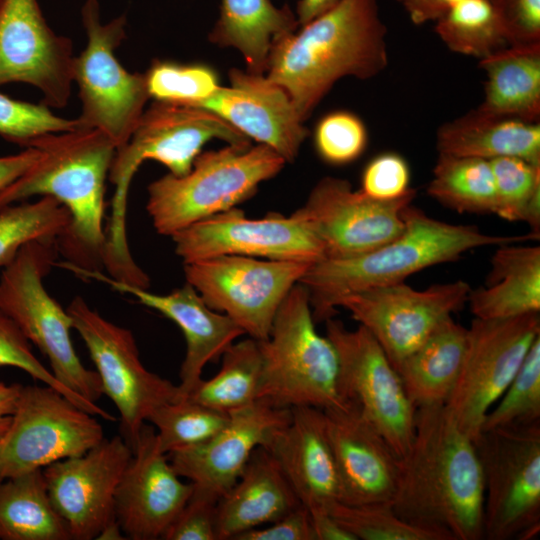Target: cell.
Wrapping results in <instances>:
<instances>
[{
	"label": "cell",
	"instance_id": "obj_20",
	"mask_svg": "<svg viewBox=\"0 0 540 540\" xmlns=\"http://www.w3.org/2000/svg\"><path fill=\"white\" fill-rule=\"evenodd\" d=\"M132 453L122 435H116L82 455L42 468L51 503L71 540L96 539L116 520L115 493Z\"/></svg>",
	"mask_w": 540,
	"mask_h": 540
},
{
	"label": "cell",
	"instance_id": "obj_33",
	"mask_svg": "<svg viewBox=\"0 0 540 540\" xmlns=\"http://www.w3.org/2000/svg\"><path fill=\"white\" fill-rule=\"evenodd\" d=\"M0 540H71L42 469L0 479Z\"/></svg>",
	"mask_w": 540,
	"mask_h": 540
},
{
	"label": "cell",
	"instance_id": "obj_15",
	"mask_svg": "<svg viewBox=\"0 0 540 540\" xmlns=\"http://www.w3.org/2000/svg\"><path fill=\"white\" fill-rule=\"evenodd\" d=\"M325 323L326 336L338 357L343 399L357 404L394 452L404 456L413 440L417 408L397 370L364 326L349 330L334 317Z\"/></svg>",
	"mask_w": 540,
	"mask_h": 540
},
{
	"label": "cell",
	"instance_id": "obj_49",
	"mask_svg": "<svg viewBox=\"0 0 540 540\" xmlns=\"http://www.w3.org/2000/svg\"><path fill=\"white\" fill-rule=\"evenodd\" d=\"M235 540H314L309 511L301 505L265 527L240 534Z\"/></svg>",
	"mask_w": 540,
	"mask_h": 540
},
{
	"label": "cell",
	"instance_id": "obj_32",
	"mask_svg": "<svg viewBox=\"0 0 540 540\" xmlns=\"http://www.w3.org/2000/svg\"><path fill=\"white\" fill-rule=\"evenodd\" d=\"M298 26L288 5L277 7L271 0H221L209 41L238 50L248 72L265 74L272 42Z\"/></svg>",
	"mask_w": 540,
	"mask_h": 540
},
{
	"label": "cell",
	"instance_id": "obj_2",
	"mask_svg": "<svg viewBox=\"0 0 540 540\" xmlns=\"http://www.w3.org/2000/svg\"><path fill=\"white\" fill-rule=\"evenodd\" d=\"M387 29L377 0H339L276 38L265 75L282 87L305 121L342 78H373L388 64Z\"/></svg>",
	"mask_w": 540,
	"mask_h": 540
},
{
	"label": "cell",
	"instance_id": "obj_36",
	"mask_svg": "<svg viewBox=\"0 0 540 540\" xmlns=\"http://www.w3.org/2000/svg\"><path fill=\"white\" fill-rule=\"evenodd\" d=\"M435 32L454 53L479 60L508 46L491 0H460L435 22Z\"/></svg>",
	"mask_w": 540,
	"mask_h": 540
},
{
	"label": "cell",
	"instance_id": "obj_30",
	"mask_svg": "<svg viewBox=\"0 0 540 540\" xmlns=\"http://www.w3.org/2000/svg\"><path fill=\"white\" fill-rule=\"evenodd\" d=\"M467 340L468 328L449 316L402 360L396 370L416 408L444 405L461 372Z\"/></svg>",
	"mask_w": 540,
	"mask_h": 540
},
{
	"label": "cell",
	"instance_id": "obj_34",
	"mask_svg": "<svg viewBox=\"0 0 540 540\" xmlns=\"http://www.w3.org/2000/svg\"><path fill=\"white\" fill-rule=\"evenodd\" d=\"M221 358L219 371L201 379L186 398L225 413L257 401L262 372L258 340L249 337L234 342Z\"/></svg>",
	"mask_w": 540,
	"mask_h": 540
},
{
	"label": "cell",
	"instance_id": "obj_7",
	"mask_svg": "<svg viewBox=\"0 0 540 540\" xmlns=\"http://www.w3.org/2000/svg\"><path fill=\"white\" fill-rule=\"evenodd\" d=\"M287 162L271 148L229 145L201 152L191 170L148 186L147 212L157 233L173 236L195 222L237 207Z\"/></svg>",
	"mask_w": 540,
	"mask_h": 540
},
{
	"label": "cell",
	"instance_id": "obj_41",
	"mask_svg": "<svg viewBox=\"0 0 540 540\" xmlns=\"http://www.w3.org/2000/svg\"><path fill=\"white\" fill-rule=\"evenodd\" d=\"M144 75L150 97L161 102L196 106L220 87L216 71L200 63L155 60Z\"/></svg>",
	"mask_w": 540,
	"mask_h": 540
},
{
	"label": "cell",
	"instance_id": "obj_8",
	"mask_svg": "<svg viewBox=\"0 0 540 540\" xmlns=\"http://www.w3.org/2000/svg\"><path fill=\"white\" fill-rule=\"evenodd\" d=\"M58 240L23 246L0 275V309L47 358L55 378L70 391L96 403L104 394L96 371L86 368L71 340L67 310L46 291L43 277L55 263Z\"/></svg>",
	"mask_w": 540,
	"mask_h": 540
},
{
	"label": "cell",
	"instance_id": "obj_40",
	"mask_svg": "<svg viewBox=\"0 0 540 540\" xmlns=\"http://www.w3.org/2000/svg\"><path fill=\"white\" fill-rule=\"evenodd\" d=\"M539 423L540 336L531 345L507 389L486 414L481 431Z\"/></svg>",
	"mask_w": 540,
	"mask_h": 540
},
{
	"label": "cell",
	"instance_id": "obj_27",
	"mask_svg": "<svg viewBox=\"0 0 540 540\" xmlns=\"http://www.w3.org/2000/svg\"><path fill=\"white\" fill-rule=\"evenodd\" d=\"M302 503L274 457L262 446L251 454L238 480L217 502L218 540L269 524Z\"/></svg>",
	"mask_w": 540,
	"mask_h": 540
},
{
	"label": "cell",
	"instance_id": "obj_47",
	"mask_svg": "<svg viewBox=\"0 0 540 540\" xmlns=\"http://www.w3.org/2000/svg\"><path fill=\"white\" fill-rule=\"evenodd\" d=\"M216 500L192 492L189 500L165 531V540H218Z\"/></svg>",
	"mask_w": 540,
	"mask_h": 540
},
{
	"label": "cell",
	"instance_id": "obj_16",
	"mask_svg": "<svg viewBox=\"0 0 540 540\" xmlns=\"http://www.w3.org/2000/svg\"><path fill=\"white\" fill-rule=\"evenodd\" d=\"M417 191L412 188L392 201L374 200L349 181L320 179L306 202L292 214L319 240L327 260H342L371 252L398 237L405 229L403 210Z\"/></svg>",
	"mask_w": 540,
	"mask_h": 540
},
{
	"label": "cell",
	"instance_id": "obj_26",
	"mask_svg": "<svg viewBox=\"0 0 540 540\" xmlns=\"http://www.w3.org/2000/svg\"><path fill=\"white\" fill-rule=\"evenodd\" d=\"M262 447L277 461L308 510H328L340 501L339 476L322 409L311 406L291 408L290 420Z\"/></svg>",
	"mask_w": 540,
	"mask_h": 540
},
{
	"label": "cell",
	"instance_id": "obj_31",
	"mask_svg": "<svg viewBox=\"0 0 540 540\" xmlns=\"http://www.w3.org/2000/svg\"><path fill=\"white\" fill-rule=\"evenodd\" d=\"M486 79L479 110L539 122L540 43L508 45L480 59Z\"/></svg>",
	"mask_w": 540,
	"mask_h": 540
},
{
	"label": "cell",
	"instance_id": "obj_10",
	"mask_svg": "<svg viewBox=\"0 0 540 540\" xmlns=\"http://www.w3.org/2000/svg\"><path fill=\"white\" fill-rule=\"evenodd\" d=\"M483 539L530 540L540 530V423L481 431Z\"/></svg>",
	"mask_w": 540,
	"mask_h": 540
},
{
	"label": "cell",
	"instance_id": "obj_19",
	"mask_svg": "<svg viewBox=\"0 0 540 540\" xmlns=\"http://www.w3.org/2000/svg\"><path fill=\"white\" fill-rule=\"evenodd\" d=\"M71 40L47 24L37 0H3L0 7V86L25 83L41 103L67 105L73 84Z\"/></svg>",
	"mask_w": 540,
	"mask_h": 540
},
{
	"label": "cell",
	"instance_id": "obj_22",
	"mask_svg": "<svg viewBox=\"0 0 540 540\" xmlns=\"http://www.w3.org/2000/svg\"><path fill=\"white\" fill-rule=\"evenodd\" d=\"M291 417V408L257 400L229 412L227 424L206 442L173 451L168 459L193 491L218 501L238 480L253 451Z\"/></svg>",
	"mask_w": 540,
	"mask_h": 540
},
{
	"label": "cell",
	"instance_id": "obj_53",
	"mask_svg": "<svg viewBox=\"0 0 540 540\" xmlns=\"http://www.w3.org/2000/svg\"><path fill=\"white\" fill-rule=\"evenodd\" d=\"M21 388L20 383L7 384L0 381V440L10 428Z\"/></svg>",
	"mask_w": 540,
	"mask_h": 540
},
{
	"label": "cell",
	"instance_id": "obj_23",
	"mask_svg": "<svg viewBox=\"0 0 540 540\" xmlns=\"http://www.w3.org/2000/svg\"><path fill=\"white\" fill-rule=\"evenodd\" d=\"M59 265L80 277L100 281L118 292L132 295L139 303L160 312L181 329L186 341V354L177 385L179 399L186 398L202 379L206 364L221 358L226 349L245 334L230 317L211 309L187 282L168 294H155L118 281L97 269L83 268L71 262Z\"/></svg>",
	"mask_w": 540,
	"mask_h": 540
},
{
	"label": "cell",
	"instance_id": "obj_3",
	"mask_svg": "<svg viewBox=\"0 0 540 540\" xmlns=\"http://www.w3.org/2000/svg\"><path fill=\"white\" fill-rule=\"evenodd\" d=\"M403 217L404 231L383 246L353 258L323 259L308 268L299 283L309 292L315 322L334 317L347 295L404 282L416 272L456 261L475 248L539 239L532 233L486 234L475 226L437 220L411 204L404 208Z\"/></svg>",
	"mask_w": 540,
	"mask_h": 540
},
{
	"label": "cell",
	"instance_id": "obj_29",
	"mask_svg": "<svg viewBox=\"0 0 540 540\" xmlns=\"http://www.w3.org/2000/svg\"><path fill=\"white\" fill-rule=\"evenodd\" d=\"M475 318L502 319L540 312V247L508 243L497 246L485 284L471 289Z\"/></svg>",
	"mask_w": 540,
	"mask_h": 540
},
{
	"label": "cell",
	"instance_id": "obj_6",
	"mask_svg": "<svg viewBox=\"0 0 540 540\" xmlns=\"http://www.w3.org/2000/svg\"><path fill=\"white\" fill-rule=\"evenodd\" d=\"M258 343L262 372L257 400L283 408L322 410L347 403L340 391L336 350L326 335L317 332L303 284L289 291L269 336Z\"/></svg>",
	"mask_w": 540,
	"mask_h": 540
},
{
	"label": "cell",
	"instance_id": "obj_46",
	"mask_svg": "<svg viewBox=\"0 0 540 540\" xmlns=\"http://www.w3.org/2000/svg\"><path fill=\"white\" fill-rule=\"evenodd\" d=\"M410 177L407 161L397 153L385 152L375 156L366 165L359 190L374 200H396L412 189Z\"/></svg>",
	"mask_w": 540,
	"mask_h": 540
},
{
	"label": "cell",
	"instance_id": "obj_45",
	"mask_svg": "<svg viewBox=\"0 0 540 540\" xmlns=\"http://www.w3.org/2000/svg\"><path fill=\"white\" fill-rule=\"evenodd\" d=\"M368 143L364 122L352 112L338 110L323 116L314 130L319 157L331 165H345L358 159Z\"/></svg>",
	"mask_w": 540,
	"mask_h": 540
},
{
	"label": "cell",
	"instance_id": "obj_37",
	"mask_svg": "<svg viewBox=\"0 0 540 540\" xmlns=\"http://www.w3.org/2000/svg\"><path fill=\"white\" fill-rule=\"evenodd\" d=\"M68 209L51 196L35 202L11 204L0 210V268L10 264L28 243L59 239L68 230Z\"/></svg>",
	"mask_w": 540,
	"mask_h": 540
},
{
	"label": "cell",
	"instance_id": "obj_38",
	"mask_svg": "<svg viewBox=\"0 0 540 540\" xmlns=\"http://www.w3.org/2000/svg\"><path fill=\"white\" fill-rule=\"evenodd\" d=\"M228 420L229 413L184 398L161 405L153 411L147 422L155 428L160 450L169 454L206 442Z\"/></svg>",
	"mask_w": 540,
	"mask_h": 540
},
{
	"label": "cell",
	"instance_id": "obj_21",
	"mask_svg": "<svg viewBox=\"0 0 540 540\" xmlns=\"http://www.w3.org/2000/svg\"><path fill=\"white\" fill-rule=\"evenodd\" d=\"M132 452L116 489L115 518L128 539H162L193 485L181 480L160 450L152 425L142 426Z\"/></svg>",
	"mask_w": 540,
	"mask_h": 540
},
{
	"label": "cell",
	"instance_id": "obj_56",
	"mask_svg": "<svg viewBox=\"0 0 540 540\" xmlns=\"http://www.w3.org/2000/svg\"><path fill=\"white\" fill-rule=\"evenodd\" d=\"M2 3H3V0H0V7H1Z\"/></svg>",
	"mask_w": 540,
	"mask_h": 540
},
{
	"label": "cell",
	"instance_id": "obj_35",
	"mask_svg": "<svg viewBox=\"0 0 540 540\" xmlns=\"http://www.w3.org/2000/svg\"><path fill=\"white\" fill-rule=\"evenodd\" d=\"M427 192L459 213L495 214L496 189L489 160L439 153Z\"/></svg>",
	"mask_w": 540,
	"mask_h": 540
},
{
	"label": "cell",
	"instance_id": "obj_50",
	"mask_svg": "<svg viewBox=\"0 0 540 540\" xmlns=\"http://www.w3.org/2000/svg\"><path fill=\"white\" fill-rule=\"evenodd\" d=\"M39 155L37 148L26 147L17 154L0 157V193L21 177Z\"/></svg>",
	"mask_w": 540,
	"mask_h": 540
},
{
	"label": "cell",
	"instance_id": "obj_18",
	"mask_svg": "<svg viewBox=\"0 0 540 540\" xmlns=\"http://www.w3.org/2000/svg\"><path fill=\"white\" fill-rule=\"evenodd\" d=\"M171 238L184 264L224 255L310 264L324 259L319 240L293 214L270 212L249 218L234 207L195 222Z\"/></svg>",
	"mask_w": 540,
	"mask_h": 540
},
{
	"label": "cell",
	"instance_id": "obj_39",
	"mask_svg": "<svg viewBox=\"0 0 540 540\" xmlns=\"http://www.w3.org/2000/svg\"><path fill=\"white\" fill-rule=\"evenodd\" d=\"M328 511L356 540H452L445 532L403 520L387 502H335Z\"/></svg>",
	"mask_w": 540,
	"mask_h": 540
},
{
	"label": "cell",
	"instance_id": "obj_5",
	"mask_svg": "<svg viewBox=\"0 0 540 540\" xmlns=\"http://www.w3.org/2000/svg\"><path fill=\"white\" fill-rule=\"evenodd\" d=\"M213 139L251 145L236 128L201 107L154 101L144 110L129 140L116 149L108 173L114 194L102 264L109 276L129 284H140L146 278L129 250L126 227L128 191L139 166L154 160L175 176L185 175L203 146Z\"/></svg>",
	"mask_w": 540,
	"mask_h": 540
},
{
	"label": "cell",
	"instance_id": "obj_14",
	"mask_svg": "<svg viewBox=\"0 0 540 540\" xmlns=\"http://www.w3.org/2000/svg\"><path fill=\"white\" fill-rule=\"evenodd\" d=\"M96 417L51 386L22 385L10 428L0 440V479L92 449L104 439Z\"/></svg>",
	"mask_w": 540,
	"mask_h": 540
},
{
	"label": "cell",
	"instance_id": "obj_17",
	"mask_svg": "<svg viewBox=\"0 0 540 540\" xmlns=\"http://www.w3.org/2000/svg\"><path fill=\"white\" fill-rule=\"evenodd\" d=\"M470 290L462 280L424 290L404 281L347 295L339 307L374 336L397 369L444 319L462 309Z\"/></svg>",
	"mask_w": 540,
	"mask_h": 540
},
{
	"label": "cell",
	"instance_id": "obj_43",
	"mask_svg": "<svg viewBox=\"0 0 540 540\" xmlns=\"http://www.w3.org/2000/svg\"><path fill=\"white\" fill-rule=\"evenodd\" d=\"M15 367L25 371L34 380L51 386L77 406L108 421L116 417L62 385L34 355L31 343L15 321L0 309V368Z\"/></svg>",
	"mask_w": 540,
	"mask_h": 540
},
{
	"label": "cell",
	"instance_id": "obj_13",
	"mask_svg": "<svg viewBox=\"0 0 540 540\" xmlns=\"http://www.w3.org/2000/svg\"><path fill=\"white\" fill-rule=\"evenodd\" d=\"M312 264L224 255L184 264L186 282L249 337L266 339L289 291Z\"/></svg>",
	"mask_w": 540,
	"mask_h": 540
},
{
	"label": "cell",
	"instance_id": "obj_4",
	"mask_svg": "<svg viewBox=\"0 0 540 540\" xmlns=\"http://www.w3.org/2000/svg\"><path fill=\"white\" fill-rule=\"evenodd\" d=\"M28 147L40 151L38 159L0 193V210L34 195L51 196L71 216L67 232L59 238L63 251L80 267L102 263L106 242L103 218L105 180L116 151L113 142L97 129L80 128L44 134Z\"/></svg>",
	"mask_w": 540,
	"mask_h": 540
},
{
	"label": "cell",
	"instance_id": "obj_55",
	"mask_svg": "<svg viewBox=\"0 0 540 540\" xmlns=\"http://www.w3.org/2000/svg\"><path fill=\"white\" fill-rule=\"evenodd\" d=\"M96 539L122 540L126 539V537L117 520H114L102 529Z\"/></svg>",
	"mask_w": 540,
	"mask_h": 540
},
{
	"label": "cell",
	"instance_id": "obj_28",
	"mask_svg": "<svg viewBox=\"0 0 540 540\" xmlns=\"http://www.w3.org/2000/svg\"><path fill=\"white\" fill-rule=\"evenodd\" d=\"M438 153L492 160L518 157L540 164V123L485 113L478 108L442 124Z\"/></svg>",
	"mask_w": 540,
	"mask_h": 540
},
{
	"label": "cell",
	"instance_id": "obj_11",
	"mask_svg": "<svg viewBox=\"0 0 540 540\" xmlns=\"http://www.w3.org/2000/svg\"><path fill=\"white\" fill-rule=\"evenodd\" d=\"M539 336V313L472 320L461 372L444 408L473 442Z\"/></svg>",
	"mask_w": 540,
	"mask_h": 540
},
{
	"label": "cell",
	"instance_id": "obj_1",
	"mask_svg": "<svg viewBox=\"0 0 540 540\" xmlns=\"http://www.w3.org/2000/svg\"><path fill=\"white\" fill-rule=\"evenodd\" d=\"M483 503L474 442L444 405L418 407L413 440L399 461L393 510L403 520L445 532L452 540H480Z\"/></svg>",
	"mask_w": 540,
	"mask_h": 540
},
{
	"label": "cell",
	"instance_id": "obj_12",
	"mask_svg": "<svg viewBox=\"0 0 540 540\" xmlns=\"http://www.w3.org/2000/svg\"><path fill=\"white\" fill-rule=\"evenodd\" d=\"M67 311L96 366L103 393L119 411L122 437L133 450L153 411L179 399L178 386L143 365L129 329L105 319L80 296Z\"/></svg>",
	"mask_w": 540,
	"mask_h": 540
},
{
	"label": "cell",
	"instance_id": "obj_48",
	"mask_svg": "<svg viewBox=\"0 0 540 540\" xmlns=\"http://www.w3.org/2000/svg\"><path fill=\"white\" fill-rule=\"evenodd\" d=\"M508 45L540 43V0H491Z\"/></svg>",
	"mask_w": 540,
	"mask_h": 540
},
{
	"label": "cell",
	"instance_id": "obj_44",
	"mask_svg": "<svg viewBox=\"0 0 540 540\" xmlns=\"http://www.w3.org/2000/svg\"><path fill=\"white\" fill-rule=\"evenodd\" d=\"M80 128L78 118L59 117L43 103L16 100L0 92V136L9 142L26 148L44 134Z\"/></svg>",
	"mask_w": 540,
	"mask_h": 540
},
{
	"label": "cell",
	"instance_id": "obj_25",
	"mask_svg": "<svg viewBox=\"0 0 540 540\" xmlns=\"http://www.w3.org/2000/svg\"><path fill=\"white\" fill-rule=\"evenodd\" d=\"M323 411L339 476V502L391 503L400 457L354 402Z\"/></svg>",
	"mask_w": 540,
	"mask_h": 540
},
{
	"label": "cell",
	"instance_id": "obj_51",
	"mask_svg": "<svg viewBox=\"0 0 540 540\" xmlns=\"http://www.w3.org/2000/svg\"><path fill=\"white\" fill-rule=\"evenodd\" d=\"M414 24L436 22L460 0H397Z\"/></svg>",
	"mask_w": 540,
	"mask_h": 540
},
{
	"label": "cell",
	"instance_id": "obj_54",
	"mask_svg": "<svg viewBox=\"0 0 540 540\" xmlns=\"http://www.w3.org/2000/svg\"><path fill=\"white\" fill-rule=\"evenodd\" d=\"M339 0H299L297 4V21L300 26L333 7Z\"/></svg>",
	"mask_w": 540,
	"mask_h": 540
},
{
	"label": "cell",
	"instance_id": "obj_52",
	"mask_svg": "<svg viewBox=\"0 0 540 540\" xmlns=\"http://www.w3.org/2000/svg\"><path fill=\"white\" fill-rule=\"evenodd\" d=\"M308 511L314 540H356L327 509Z\"/></svg>",
	"mask_w": 540,
	"mask_h": 540
},
{
	"label": "cell",
	"instance_id": "obj_24",
	"mask_svg": "<svg viewBox=\"0 0 540 540\" xmlns=\"http://www.w3.org/2000/svg\"><path fill=\"white\" fill-rule=\"evenodd\" d=\"M229 83L196 107L215 113L286 162L294 161L308 130L286 91L265 74L238 68L230 69Z\"/></svg>",
	"mask_w": 540,
	"mask_h": 540
},
{
	"label": "cell",
	"instance_id": "obj_42",
	"mask_svg": "<svg viewBox=\"0 0 540 540\" xmlns=\"http://www.w3.org/2000/svg\"><path fill=\"white\" fill-rule=\"evenodd\" d=\"M489 161L496 189L495 215L510 222H524L540 205V164L518 157Z\"/></svg>",
	"mask_w": 540,
	"mask_h": 540
},
{
	"label": "cell",
	"instance_id": "obj_9",
	"mask_svg": "<svg viewBox=\"0 0 540 540\" xmlns=\"http://www.w3.org/2000/svg\"><path fill=\"white\" fill-rule=\"evenodd\" d=\"M81 16L87 45L73 63L82 105L78 119L83 128L103 132L117 149L129 140L150 98L146 78L127 71L115 55L126 34L124 14L103 23L98 0H86Z\"/></svg>",
	"mask_w": 540,
	"mask_h": 540
}]
</instances>
